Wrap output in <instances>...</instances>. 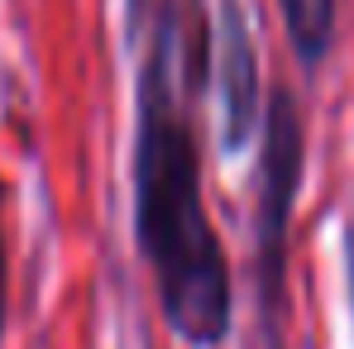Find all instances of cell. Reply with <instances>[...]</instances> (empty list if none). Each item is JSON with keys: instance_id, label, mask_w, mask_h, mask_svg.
I'll list each match as a JSON object with an SVG mask.
<instances>
[{"instance_id": "277c9868", "label": "cell", "mask_w": 354, "mask_h": 349, "mask_svg": "<svg viewBox=\"0 0 354 349\" xmlns=\"http://www.w3.org/2000/svg\"><path fill=\"white\" fill-rule=\"evenodd\" d=\"M278 10H283V29L292 39L297 62L316 72L335 44V0H278Z\"/></svg>"}, {"instance_id": "8992f818", "label": "cell", "mask_w": 354, "mask_h": 349, "mask_svg": "<svg viewBox=\"0 0 354 349\" xmlns=\"http://www.w3.org/2000/svg\"><path fill=\"white\" fill-rule=\"evenodd\" d=\"M345 273H350V306H354V211L350 225H345Z\"/></svg>"}, {"instance_id": "7a4b0ae2", "label": "cell", "mask_w": 354, "mask_h": 349, "mask_svg": "<svg viewBox=\"0 0 354 349\" xmlns=\"http://www.w3.org/2000/svg\"><path fill=\"white\" fill-rule=\"evenodd\" d=\"M306 173V124L292 91H273L263 120V158H259V191H254V283H259V316L278 335L283 321V287H288V230L292 206Z\"/></svg>"}, {"instance_id": "5b68a950", "label": "cell", "mask_w": 354, "mask_h": 349, "mask_svg": "<svg viewBox=\"0 0 354 349\" xmlns=\"http://www.w3.org/2000/svg\"><path fill=\"white\" fill-rule=\"evenodd\" d=\"M0 211H5V182H0ZM0 340H5V225H0Z\"/></svg>"}, {"instance_id": "3957f363", "label": "cell", "mask_w": 354, "mask_h": 349, "mask_svg": "<svg viewBox=\"0 0 354 349\" xmlns=\"http://www.w3.org/2000/svg\"><path fill=\"white\" fill-rule=\"evenodd\" d=\"M216 86H221V149L239 153L259 129V48L244 0H221L216 10Z\"/></svg>"}, {"instance_id": "6da1fadb", "label": "cell", "mask_w": 354, "mask_h": 349, "mask_svg": "<svg viewBox=\"0 0 354 349\" xmlns=\"http://www.w3.org/2000/svg\"><path fill=\"white\" fill-rule=\"evenodd\" d=\"M134 48V234L177 335L216 349L230 335V258L201 191L196 101L211 29L201 0H124Z\"/></svg>"}]
</instances>
